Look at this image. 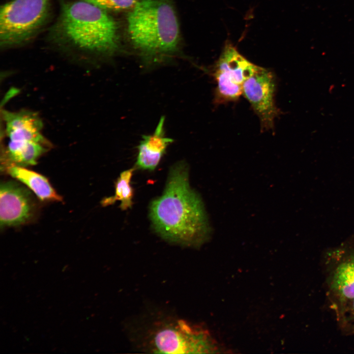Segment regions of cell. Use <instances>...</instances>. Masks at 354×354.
Returning a JSON list of instances; mask_svg holds the SVG:
<instances>
[{"label": "cell", "instance_id": "cell-14", "mask_svg": "<svg viewBox=\"0 0 354 354\" xmlns=\"http://www.w3.org/2000/svg\"><path fill=\"white\" fill-rule=\"evenodd\" d=\"M336 321L342 333L354 336V299L336 319Z\"/></svg>", "mask_w": 354, "mask_h": 354}, {"label": "cell", "instance_id": "cell-1", "mask_svg": "<svg viewBox=\"0 0 354 354\" xmlns=\"http://www.w3.org/2000/svg\"><path fill=\"white\" fill-rule=\"evenodd\" d=\"M149 217L155 231L170 242L196 246L207 237L209 227L203 205L190 187L184 162L171 168L163 193L150 204Z\"/></svg>", "mask_w": 354, "mask_h": 354}, {"label": "cell", "instance_id": "cell-7", "mask_svg": "<svg viewBox=\"0 0 354 354\" xmlns=\"http://www.w3.org/2000/svg\"><path fill=\"white\" fill-rule=\"evenodd\" d=\"M258 66L249 61L231 43H226L216 62L213 75L217 102L236 101L242 94L245 81Z\"/></svg>", "mask_w": 354, "mask_h": 354}, {"label": "cell", "instance_id": "cell-10", "mask_svg": "<svg viewBox=\"0 0 354 354\" xmlns=\"http://www.w3.org/2000/svg\"><path fill=\"white\" fill-rule=\"evenodd\" d=\"M2 115L8 139L7 147L33 142L49 145L41 132L42 122L35 113L28 110L16 112L4 110Z\"/></svg>", "mask_w": 354, "mask_h": 354}, {"label": "cell", "instance_id": "cell-5", "mask_svg": "<svg viewBox=\"0 0 354 354\" xmlns=\"http://www.w3.org/2000/svg\"><path fill=\"white\" fill-rule=\"evenodd\" d=\"M322 261L326 300L336 319L354 299V243L327 250Z\"/></svg>", "mask_w": 354, "mask_h": 354}, {"label": "cell", "instance_id": "cell-8", "mask_svg": "<svg viewBox=\"0 0 354 354\" xmlns=\"http://www.w3.org/2000/svg\"><path fill=\"white\" fill-rule=\"evenodd\" d=\"M275 88L272 72L260 66L243 85L242 94L258 116L263 131L273 130L274 119L280 113L274 101Z\"/></svg>", "mask_w": 354, "mask_h": 354}, {"label": "cell", "instance_id": "cell-13", "mask_svg": "<svg viewBox=\"0 0 354 354\" xmlns=\"http://www.w3.org/2000/svg\"><path fill=\"white\" fill-rule=\"evenodd\" d=\"M134 171V168H131L120 174L115 184V195L103 199L102 201L103 206L112 205L116 201H120V207L122 210H126L131 207L133 191L130 181Z\"/></svg>", "mask_w": 354, "mask_h": 354}, {"label": "cell", "instance_id": "cell-4", "mask_svg": "<svg viewBox=\"0 0 354 354\" xmlns=\"http://www.w3.org/2000/svg\"><path fill=\"white\" fill-rule=\"evenodd\" d=\"M50 0H12L1 7L0 44L16 46L32 38L47 21Z\"/></svg>", "mask_w": 354, "mask_h": 354}, {"label": "cell", "instance_id": "cell-3", "mask_svg": "<svg viewBox=\"0 0 354 354\" xmlns=\"http://www.w3.org/2000/svg\"><path fill=\"white\" fill-rule=\"evenodd\" d=\"M127 29L134 46L148 57L174 53L179 28L171 0H139L127 16Z\"/></svg>", "mask_w": 354, "mask_h": 354}, {"label": "cell", "instance_id": "cell-6", "mask_svg": "<svg viewBox=\"0 0 354 354\" xmlns=\"http://www.w3.org/2000/svg\"><path fill=\"white\" fill-rule=\"evenodd\" d=\"M146 350L156 353H200L210 349L206 332L182 320L156 322L149 330Z\"/></svg>", "mask_w": 354, "mask_h": 354}, {"label": "cell", "instance_id": "cell-9", "mask_svg": "<svg viewBox=\"0 0 354 354\" xmlns=\"http://www.w3.org/2000/svg\"><path fill=\"white\" fill-rule=\"evenodd\" d=\"M35 205L30 191L13 181L4 182L0 187L1 227L15 226L32 217Z\"/></svg>", "mask_w": 354, "mask_h": 354}, {"label": "cell", "instance_id": "cell-12", "mask_svg": "<svg viewBox=\"0 0 354 354\" xmlns=\"http://www.w3.org/2000/svg\"><path fill=\"white\" fill-rule=\"evenodd\" d=\"M5 170L11 176L26 185L40 200H62V197L57 193L44 176L18 166H11Z\"/></svg>", "mask_w": 354, "mask_h": 354}, {"label": "cell", "instance_id": "cell-15", "mask_svg": "<svg viewBox=\"0 0 354 354\" xmlns=\"http://www.w3.org/2000/svg\"><path fill=\"white\" fill-rule=\"evenodd\" d=\"M95 5L106 11H119L131 9L137 0H82Z\"/></svg>", "mask_w": 354, "mask_h": 354}, {"label": "cell", "instance_id": "cell-2", "mask_svg": "<svg viewBox=\"0 0 354 354\" xmlns=\"http://www.w3.org/2000/svg\"><path fill=\"white\" fill-rule=\"evenodd\" d=\"M52 35L55 41L88 54H111L118 47L115 20L107 11L82 0L62 4Z\"/></svg>", "mask_w": 354, "mask_h": 354}, {"label": "cell", "instance_id": "cell-11", "mask_svg": "<svg viewBox=\"0 0 354 354\" xmlns=\"http://www.w3.org/2000/svg\"><path fill=\"white\" fill-rule=\"evenodd\" d=\"M165 117H162L154 132L144 135L138 146L136 166L144 170H153L159 164L168 146L173 140L166 137L164 131Z\"/></svg>", "mask_w": 354, "mask_h": 354}]
</instances>
